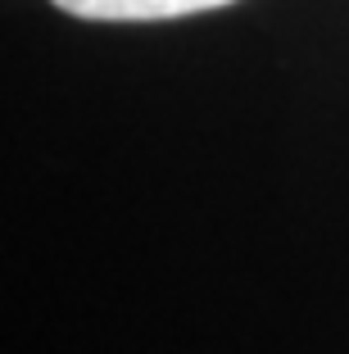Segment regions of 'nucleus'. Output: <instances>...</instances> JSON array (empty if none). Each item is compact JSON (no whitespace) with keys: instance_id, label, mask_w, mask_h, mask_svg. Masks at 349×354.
I'll return each mask as SVG.
<instances>
[{"instance_id":"1","label":"nucleus","mask_w":349,"mask_h":354,"mask_svg":"<svg viewBox=\"0 0 349 354\" xmlns=\"http://www.w3.org/2000/svg\"><path fill=\"white\" fill-rule=\"evenodd\" d=\"M50 5L91 23H159V19L223 10V5H236V0H50Z\"/></svg>"}]
</instances>
